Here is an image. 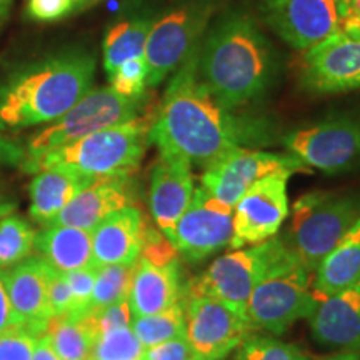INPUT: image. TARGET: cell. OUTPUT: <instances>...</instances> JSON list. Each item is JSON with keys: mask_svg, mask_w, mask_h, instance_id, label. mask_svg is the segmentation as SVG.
Returning a JSON list of instances; mask_svg holds the SVG:
<instances>
[{"mask_svg": "<svg viewBox=\"0 0 360 360\" xmlns=\"http://www.w3.org/2000/svg\"><path fill=\"white\" fill-rule=\"evenodd\" d=\"M314 339L327 347L360 349V278L319 302L310 317Z\"/></svg>", "mask_w": 360, "mask_h": 360, "instance_id": "obj_21", "label": "cell"}, {"mask_svg": "<svg viewBox=\"0 0 360 360\" xmlns=\"http://www.w3.org/2000/svg\"><path fill=\"white\" fill-rule=\"evenodd\" d=\"M339 2L342 4V6H344V8H345V12H347V7H349V0H339Z\"/></svg>", "mask_w": 360, "mask_h": 360, "instance_id": "obj_48", "label": "cell"}, {"mask_svg": "<svg viewBox=\"0 0 360 360\" xmlns=\"http://www.w3.org/2000/svg\"><path fill=\"white\" fill-rule=\"evenodd\" d=\"M233 209L199 187L175 225L174 245L188 260H202L231 244Z\"/></svg>", "mask_w": 360, "mask_h": 360, "instance_id": "obj_15", "label": "cell"}, {"mask_svg": "<svg viewBox=\"0 0 360 360\" xmlns=\"http://www.w3.org/2000/svg\"><path fill=\"white\" fill-rule=\"evenodd\" d=\"M197 72L209 92L233 110L267 90L276 72L272 45L249 15L232 13L200 42Z\"/></svg>", "mask_w": 360, "mask_h": 360, "instance_id": "obj_3", "label": "cell"}, {"mask_svg": "<svg viewBox=\"0 0 360 360\" xmlns=\"http://www.w3.org/2000/svg\"><path fill=\"white\" fill-rule=\"evenodd\" d=\"M179 297L177 260L167 265H155L142 257L137 260L127 297L132 317L164 312L179 302Z\"/></svg>", "mask_w": 360, "mask_h": 360, "instance_id": "obj_22", "label": "cell"}, {"mask_svg": "<svg viewBox=\"0 0 360 360\" xmlns=\"http://www.w3.org/2000/svg\"><path fill=\"white\" fill-rule=\"evenodd\" d=\"M96 57L65 51L17 67L0 80V130L52 124L92 89Z\"/></svg>", "mask_w": 360, "mask_h": 360, "instance_id": "obj_2", "label": "cell"}, {"mask_svg": "<svg viewBox=\"0 0 360 360\" xmlns=\"http://www.w3.org/2000/svg\"><path fill=\"white\" fill-rule=\"evenodd\" d=\"M130 202L132 192L129 177H97L47 225H67L92 232L103 219L130 205Z\"/></svg>", "mask_w": 360, "mask_h": 360, "instance_id": "obj_20", "label": "cell"}, {"mask_svg": "<svg viewBox=\"0 0 360 360\" xmlns=\"http://www.w3.org/2000/svg\"><path fill=\"white\" fill-rule=\"evenodd\" d=\"M217 0H186L154 22L146 44L147 85L155 87L200 42Z\"/></svg>", "mask_w": 360, "mask_h": 360, "instance_id": "obj_8", "label": "cell"}, {"mask_svg": "<svg viewBox=\"0 0 360 360\" xmlns=\"http://www.w3.org/2000/svg\"><path fill=\"white\" fill-rule=\"evenodd\" d=\"M142 103L143 97H124L110 85L90 89L60 119L30 137L24 164L35 162L53 148L64 147L97 130L137 119Z\"/></svg>", "mask_w": 360, "mask_h": 360, "instance_id": "obj_7", "label": "cell"}, {"mask_svg": "<svg viewBox=\"0 0 360 360\" xmlns=\"http://www.w3.org/2000/svg\"><path fill=\"white\" fill-rule=\"evenodd\" d=\"M317 360H360V349L340 350V352L327 355V357H321Z\"/></svg>", "mask_w": 360, "mask_h": 360, "instance_id": "obj_44", "label": "cell"}, {"mask_svg": "<svg viewBox=\"0 0 360 360\" xmlns=\"http://www.w3.org/2000/svg\"><path fill=\"white\" fill-rule=\"evenodd\" d=\"M254 330L244 314L212 297H188L186 339L197 360H222Z\"/></svg>", "mask_w": 360, "mask_h": 360, "instance_id": "obj_13", "label": "cell"}, {"mask_svg": "<svg viewBox=\"0 0 360 360\" xmlns=\"http://www.w3.org/2000/svg\"><path fill=\"white\" fill-rule=\"evenodd\" d=\"M37 339L24 327L4 332L0 334V360H32Z\"/></svg>", "mask_w": 360, "mask_h": 360, "instance_id": "obj_35", "label": "cell"}, {"mask_svg": "<svg viewBox=\"0 0 360 360\" xmlns=\"http://www.w3.org/2000/svg\"><path fill=\"white\" fill-rule=\"evenodd\" d=\"M90 315H92L94 323H96L97 334H102V332L107 330H114V328L120 327H130V322H132V310H130L127 299L120 300V302L117 304H112L109 307Z\"/></svg>", "mask_w": 360, "mask_h": 360, "instance_id": "obj_37", "label": "cell"}, {"mask_svg": "<svg viewBox=\"0 0 360 360\" xmlns=\"http://www.w3.org/2000/svg\"><path fill=\"white\" fill-rule=\"evenodd\" d=\"M143 345L130 327L97 334L89 360H141Z\"/></svg>", "mask_w": 360, "mask_h": 360, "instance_id": "obj_31", "label": "cell"}, {"mask_svg": "<svg viewBox=\"0 0 360 360\" xmlns=\"http://www.w3.org/2000/svg\"><path fill=\"white\" fill-rule=\"evenodd\" d=\"M96 276H97V267L80 269V270H74V272L65 274V278L67 282H69V287L72 292L70 315H84L87 312L90 300H92Z\"/></svg>", "mask_w": 360, "mask_h": 360, "instance_id": "obj_34", "label": "cell"}, {"mask_svg": "<svg viewBox=\"0 0 360 360\" xmlns=\"http://www.w3.org/2000/svg\"><path fill=\"white\" fill-rule=\"evenodd\" d=\"M135 265H103L97 267L92 300L85 314H94L127 299Z\"/></svg>", "mask_w": 360, "mask_h": 360, "instance_id": "obj_29", "label": "cell"}, {"mask_svg": "<svg viewBox=\"0 0 360 360\" xmlns=\"http://www.w3.org/2000/svg\"><path fill=\"white\" fill-rule=\"evenodd\" d=\"M283 146L307 167L347 172L360 165V120L334 119L294 130L283 137Z\"/></svg>", "mask_w": 360, "mask_h": 360, "instance_id": "obj_11", "label": "cell"}, {"mask_svg": "<svg viewBox=\"0 0 360 360\" xmlns=\"http://www.w3.org/2000/svg\"><path fill=\"white\" fill-rule=\"evenodd\" d=\"M282 170L295 174L299 170L309 172V167L292 154H274L237 147L205 169L202 187L222 204L233 209L257 180Z\"/></svg>", "mask_w": 360, "mask_h": 360, "instance_id": "obj_10", "label": "cell"}, {"mask_svg": "<svg viewBox=\"0 0 360 360\" xmlns=\"http://www.w3.org/2000/svg\"><path fill=\"white\" fill-rule=\"evenodd\" d=\"M8 209H11V205H6V204H2V202H0V217H2V215L6 214Z\"/></svg>", "mask_w": 360, "mask_h": 360, "instance_id": "obj_47", "label": "cell"}, {"mask_svg": "<svg viewBox=\"0 0 360 360\" xmlns=\"http://www.w3.org/2000/svg\"><path fill=\"white\" fill-rule=\"evenodd\" d=\"M20 327H24V323H22L20 317L13 310L11 299H8L6 283H4L2 276H0V334Z\"/></svg>", "mask_w": 360, "mask_h": 360, "instance_id": "obj_41", "label": "cell"}, {"mask_svg": "<svg viewBox=\"0 0 360 360\" xmlns=\"http://www.w3.org/2000/svg\"><path fill=\"white\" fill-rule=\"evenodd\" d=\"M344 15L339 0H264L270 29L297 51H307L340 32Z\"/></svg>", "mask_w": 360, "mask_h": 360, "instance_id": "obj_14", "label": "cell"}, {"mask_svg": "<svg viewBox=\"0 0 360 360\" xmlns=\"http://www.w3.org/2000/svg\"><path fill=\"white\" fill-rule=\"evenodd\" d=\"M154 22L147 15H134L119 20L107 30L103 39V67L107 74L110 75L130 58L143 56Z\"/></svg>", "mask_w": 360, "mask_h": 360, "instance_id": "obj_26", "label": "cell"}, {"mask_svg": "<svg viewBox=\"0 0 360 360\" xmlns=\"http://www.w3.org/2000/svg\"><path fill=\"white\" fill-rule=\"evenodd\" d=\"M360 278V220L315 270L314 294L319 300L347 289Z\"/></svg>", "mask_w": 360, "mask_h": 360, "instance_id": "obj_25", "label": "cell"}, {"mask_svg": "<svg viewBox=\"0 0 360 360\" xmlns=\"http://www.w3.org/2000/svg\"><path fill=\"white\" fill-rule=\"evenodd\" d=\"M58 360H89L97 328L90 314L52 319L45 332Z\"/></svg>", "mask_w": 360, "mask_h": 360, "instance_id": "obj_27", "label": "cell"}, {"mask_svg": "<svg viewBox=\"0 0 360 360\" xmlns=\"http://www.w3.org/2000/svg\"><path fill=\"white\" fill-rule=\"evenodd\" d=\"M321 300L310 285V272L282 240L247 302L252 328L283 334L299 319H310Z\"/></svg>", "mask_w": 360, "mask_h": 360, "instance_id": "obj_5", "label": "cell"}, {"mask_svg": "<svg viewBox=\"0 0 360 360\" xmlns=\"http://www.w3.org/2000/svg\"><path fill=\"white\" fill-rule=\"evenodd\" d=\"M53 269L42 257H30L0 272L11 304L22 323L34 335L42 337L52 321L49 307V285Z\"/></svg>", "mask_w": 360, "mask_h": 360, "instance_id": "obj_17", "label": "cell"}, {"mask_svg": "<svg viewBox=\"0 0 360 360\" xmlns=\"http://www.w3.org/2000/svg\"><path fill=\"white\" fill-rule=\"evenodd\" d=\"M192 195V165L182 157L159 152V160L152 169L148 205L159 231L172 244L175 225L191 204Z\"/></svg>", "mask_w": 360, "mask_h": 360, "instance_id": "obj_18", "label": "cell"}, {"mask_svg": "<svg viewBox=\"0 0 360 360\" xmlns=\"http://www.w3.org/2000/svg\"><path fill=\"white\" fill-rule=\"evenodd\" d=\"M141 360H197V357L186 337H177L146 349Z\"/></svg>", "mask_w": 360, "mask_h": 360, "instance_id": "obj_38", "label": "cell"}, {"mask_svg": "<svg viewBox=\"0 0 360 360\" xmlns=\"http://www.w3.org/2000/svg\"><path fill=\"white\" fill-rule=\"evenodd\" d=\"M74 11L72 0H29V17L40 22H52Z\"/></svg>", "mask_w": 360, "mask_h": 360, "instance_id": "obj_40", "label": "cell"}, {"mask_svg": "<svg viewBox=\"0 0 360 360\" xmlns=\"http://www.w3.org/2000/svg\"><path fill=\"white\" fill-rule=\"evenodd\" d=\"M141 257L155 265L172 264L177 260V247L160 231L147 227Z\"/></svg>", "mask_w": 360, "mask_h": 360, "instance_id": "obj_36", "label": "cell"}, {"mask_svg": "<svg viewBox=\"0 0 360 360\" xmlns=\"http://www.w3.org/2000/svg\"><path fill=\"white\" fill-rule=\"evenodd\" d=\"M110 87L120 96L129 98L143 97V90L147 85V62L146 57H134L130 60L124 62L122 65L117 67L115 72H112Z\"/></svg>", "mask_w": 360, "mask_h": 360, "instance_id": "obj_33", "label": "cell"}, {"mask_svg": "<svg viewBox=\"0 0 360 360\" xmlns=\"http://www.w3.org/2000/svg\"><path fill=\"white\" fill-rule=\"evenodd\" d=\"M97 177L70 170H39L30 184V217L39 224H51L69 202Z\"/></svg>", "mask_w": 360, "mask_h": 360, "instance_id": "obj_23", "label": "cell"}, {"mask_svg": "<svg viewBox=\"0 0 360 360\" xmlns=\"http://www.w3.org/2000/svg\"><path fill=\"white\" fill-rule=\"evenodd\" d=\"M340 30L349 37L360 40V0H349Z\"/></svg>", "mask_w": 360, "mask_h": 360, "instance_id": "obj_43", "label": "cell"}, {"mask_svg": "<svg viewBox=\"0 0 360 360\" xmlns=\"http://www.w3.org/2000/svg\"><path fill=\"white\" fill-rule=\"evenodd\" d=\"M35 231L17 215L0 219V270L29 259L35 247Z\"/></svg>", "mask_w": 360, "mask_h": 360, "instance_id": "obj_30", "label": "cell"}, {"mask_svg": "<svg viewBox=\"0 0 360 360\" xmlns=\"http://www.w3.org/2000/svg\"><path fill=\"white\" fill-rule=\"evenodd\" d=\"M360 220V195L312 192L294 204L290 249L310 274Z\"/></svg>", "mask_w": 360, "mask_h": 360, "instance_id": "obj_6", "label": "cell"}, {"mask_svg": "<svg viewBox=\"0 0 360 360\" xmlns=\"http://www.w3.org/2000/svg\"><path fill=\"white\" fill-rule=\"evenodd\" d=\"M25 150L12 142L11 139L0 134V167L2 165H19L24 164Z\"/></svg>", "mask_w": 360, "mask_h": 360, "instance_id": "obj_42", "label": "cell"}, {"mask_svg": "<svg viewBox=\"0 0 360 360\" xmlns=\"http://www.w3.org/2000/svg\"><path fill=\"white\" fill-rule=\"evenodd\" d=\"M200 42L187 53L165 90L159 114L148 129V142L162 154L210 167L220 157L245 146L264 143L269 132L260 120L232 114L200 82L197 72Z\"/></svg>", "mask_w": 360, "mask_h": 360, "instance_id": "obj_1", "label": "cell"}, {"mask_svg": "<svg viewBox=\"0 0 360 360\" xmlns=\"http://www.w3.org/2000/svg\"><path fill=\"white\" fill-rule=\"evenodd\" d=\"M98 2V0H72V4H74V11H77V8H82V7H87V6H92V4Z\"/></svg>", "mask_w": 360, "mask_h": 360, "instance_id": "obj_46", "label": "cell"}, {"mask_svg": "<svg viewBox=\"0 0 360 360\" xmlns=\"http://www.w3.org/2000/svg\"><path fill=\"white\" fill-rule=\"evenodd\" d=\"M300 82L314 94L360 89V40L340 30L312 45L300 62Z\"/></svg>", "mask_w": 360, "mask_h": 360, "instance_id": "obj_16", "label": "cell"}, {"mask_svg": "<svg viewBox=\"0 0 360 360\" xmlns=\"http://www.w3.org/2000/svg\"><path fill=\"white\" fill-rule=\"evenodd\" d=\"M281 244L282 238L272 237L249 249L222 255L188 283V297H212L245 315L252 290Z\"/></svg>", "mask_w": 360, "mask_h": 360, "instance_id": "obj_9", "label": "cell"}, {"mask_svg": "<svg viewBox=\"0 0 360 360\" xmlns=\"http://www.w3.org/2000/svg\"><path fill=\"white\" fill-rule=\"evenodd\" d=\"M49 307H51L52 319L64 317L72 310V292L64 272H57L53 269L49 285Z\"/></svg>", "mask_w": 360, "mask_h": 360, "instance_id": "obj_39", "label": "cell"}, {"mask_svg": "<svg viewBox=\"0 0 360 360\" xmlns=\"http://www.w3.org/2000/svg\"><path fill=\"white\" fill-rule=\"evenodd\" d=\"M130 328L141 340L143 349L154 347L162 342L186 337V312L177 302L164 312L132 317Z\"/></svg>", "mask_w": 360, "mask_h": 360, "instance_id": "obj_28", "label": "cell"}, {"mask_svg": "<svg viewBox=\"0 0 360 360\" xmlns=\"http://www.w3.org/2000/svg\"><path fill=\"white\" fill-rule=\"evenodd\" d=\"M150 125L147 117H137L97 130L24 164V169L27 172L60 169L89 177H129L139 169L146 154Z\"/></svg>", "mask_w": 360, "mask_h": 360, "instance_id": "obj_4", "label": "cell"}, {"mask_svg": "<svg viewBox=\"0 0 360 360\" xmlns=\"http://www.w3.org/2000/svg\"><path fill=\"white\" fill-rule=\"evenodd\" d=\"M42 259L57 272L94 267L92 232L67 225H47L35 236V247Z\"/></svg>", "mask_w": 360, "mask_h": 360, "instance_id": "obj_24", "label": "cell"}, {"mask_svg": "<svg viewBox=\"0 0 360 360\" xmlns=\"http://www.w3.org/2000/svg\"><path fill=\"white\" fill-rule=\"evenodd\" d=\"M294 172L270 174L247 191L233 207L232 249L257 245L272 238L289 214L287 184Z\"/></svg>", "mask_w": 360, "mask_h": 360, "instance_id": "obj_12", "label": "cell"}, {"mask_svg": "<svg viewBox=\"0 0 360 360\" xmlns=\"http://www.w3.org/2000/svg\"><path fill=\"white\" fill-rule=\"evenodd\" d=\"M13 2H15V0H0V29H2L4 24L8 20V17H11Z\"/></svg>", "mask_w": 360, "mask_h": 360, "instance_id": "obj_45", "label": "cell"}, {"mask_svg": "<svg viewBox=\"0 0 360 360\" xmlns=\"http://www.w3.org/2000/svg\"><path fill=\"white\" fill-rule=\"evenodd\" d=\"M233 360H309V355L276 337L250 334L237 347Z\"/></svg>", "mask_w": 360, "mask_h": 360, "instance_id": "obj_32", "label": "cell"}, {"mask_svg": "<svg viewBox=\"0 0 360 360\" xmlns=\"http://www.w3.org/2000/svg\"><path fill=\"white\" fill-rule=\"evenodd\" d=\"M142 212L134 205L115 210L92 231L94 267L135 265L146 238Z\"/></svg>", "mask_w": 360, "mask_h": 360, "instance_id": "obj_19", "label": "cell"}]
</instances>
